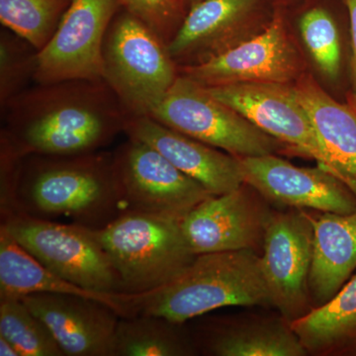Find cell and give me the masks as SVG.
Returning <instances> with one entry per match:
<instances>
[{"label":"cell","mask_w":356,"mask_h":356,"mask_svg":"<svg viewBox=\"0 0 356 356\" xmlns=\"http://www.w3.org/2000/svg\"><path fill=\"white\" fill-rule=\"evenodd\" d=\"M300 31L321 72L329 79H337L341 72V46L332 16L324 9H311L300 20Z\"/></svg>","instance_id":"4316f807"},{"label":"cell","mask_w":356,"mask_h":356,"mask_svg":"<svg viewBox=\"0 0 356 356\" xmlns=\"http://www.w3.org/2000/svg\"><path fill=\"white\" fill-rule=\"evenodd\" d=\"M0 111V135L23 156L102 151L131 116L104 79L35 83Z\"/></svg>","instance_id":"6da1fadb"},{"label":"cell","mask_w":356,"mask_h":356,"mask_svg":"<svg viewBox=\"0 0 356 356\" xmlns=\"http://www.w3.org/2000/svg\"><path fill=\"white\" fill-rule=\"evenodd\" d=\"M118 0H72L50 42L38 51L35 83L103 79V44Z\"/></svg>","instance_id":"8fae6325"},{"label":"cell","mask_w":356,"mask_h":356,"mask_svg":"<svg viewBox=\"0 0 356 356\" xmlns=\"http://www.w3.org/2000/svg\"><path fill=\"white\" fill-rule=\"evenodd\" d=\"M0 355L1 356H20V353L16 350L8 339L0 336Z\"/></svg>","instance_id":"f546056e"},{"label":"cell","mask_w":356,"mask_h":356,"mask_svg":"<svg viewBox=\"0 0 356 356\" xmlns=\"http://www.w3.org/2000/svg\"><path fill=\"white\" fill-rule=\"evenodd\" d=\"M290 325L307 355L356 356V274L334 298Z\"/></svg>","instance_id":"44dd1931"},{"label":"cell","mask_w":356,"mask_h":356,"mask_svg":"<svg viewBox=\"0 0 356 356\" xmlns=\"http://www.w3.org/2000/svg\"><path fill=\"white\" fill-rule=\"evenodd\" d=\"M185 1H186V3L187 2H189V4H191V6H193V4L197 3V2L201 1V0H185Z\"/></svg>","instance_id":"4dcf8cb0"},{"label":"cell","mask_w":356,"mask_h":356,"mask_svg":"<svg viewBox=\"0 0 356 356\" xmlns=\"http://www.w3.org/2000/svg\"><path fill=\"white\" fill-rule=\"evenodd\" d=\"M314 252L309 290L312 305L334 298L356 268V210L350 214L313 212Z\"/></svg>","instance_id":"d6986e66"},{"label":"cell","mask_w":356,"mask_h":356,"mask_svg":"<svg viewBox=\"0 0 356 356\" xmlns=\"http://www.w3.org/2000/svg\"><path fill=\"white\" fill-rule=\"evenodd\" d=\"M128 11L153 30L166 44L177 34L186 16L185 0H118Z\"/></svg>","instance_id":"83f0119b"},{"label":"cell","mask_w":356,"mask_h":356,"mask_svg":"<svg viewBox=\"0 0 356 356\" xmlns=\"http://www.w3.org/2000/svg\"><path fill=\"white\" fill-rule=\"evenodd\" d=\"M299 58L284 21L275 16L266 29L197 65L178 67L179 74L205 86L236 83L288 84L299 72Z\"/></svg>","instance_id":"4fadbf2b"},{"label":"cell","mask_w":356,"mask_h":356,"mask_svg":"<svg viewBox=\"0 0 356 356\" xmlns=\"http://www.w3.org/2000/svg\"><path fill=\"white\" fill-rule=\"evenodd\" d=\"M257 0H201L189 7L168 44L178 67L197 65L240 42L242 26Z\"/></svg>","instance_id":"e0dca14e"},{"label":"cell","mask_w":356,"mask_h":356,"mask_svg":"<svg viewBox=\"0 0 356 356\" xmlns=\"http://www.w3.org/2000/svg\"><path fill=\"white\" fill-rule=\"evenodd\" d=\"M21 300L50 329L65 355L111 356L121 318L113 307L57 293H35Z\"/></svg>","instance_id":"9a60e30c"},{"label":"cell","mask_w":356,"mask_h":356,"mask_svg":"<svg viewBox=\"0 0 356 356\" xmlns=\"http://www.w3.org/2000/svg\"><path fill=\"white\" fill-rule=\"evenodd\" d=\"M179 76L168 44L121 8L103 44V79L131 116H149Z\"/></svg>","instance_id":"5b68a950"},{"label":"cell","mask_w":356,"mask_h":356,"mask_svg":"<svg viewBox=\"0 0 356 356\" xmlns=\"http://www.w3.org/2000/svg\"><path fill=\"white\" fill-rule=\"evenodd\" d=\"M149 116L238 158L276 154L286 147L182 74Z\"/></svg>","instance_id":"52a82bcc"},{"label":"cell","mask_w":356,"mask_h":356,"mask_svg":"<svg viewBox=\"0 0 356 356\" xmlns=\"http://www.w3.org/2000/svg\"><path fill=\"white\" fill-rule=\"evenodd\" d=\"M38 51L6 27L0 31V109L35 83Z\"/></svg>","instance_id":"484cf974"},{"label":"cell","mask_w":356,"mask_h":356,"mask_svg":"<svg viewBox=\"0 0 356 356\" xmlns=\"http://www.w3.org/2000/svg\"><path fill=\"white\" fill-rule=\"evenodd\" d=\"M207 350L217 356L308 355L290 323L282 317L217 329L208 339Z\"/></svg>","instance_id":"7402d4cb"},{"label":"cell","mask_w":356,"mask_h":356,"mask_svg":"<svg viewBox=\"0 0 356 356\" xmlns=\"http://www.w3.org/2000/svg\"><path fill=\"white\" fill-rule=\"evenodd\" d=\"M35 293L79 295L113 307L121 317L132 315V295L89 291L65 280L37 261L0 227V297L21 299Z\"/></svg>","instance_id":"ffe728a7"},{"label":"cell","mask_w":356,"mask_h":356,"mask_svg":"<svg viewBox=\"0 0 356 356\" xmlns=\"http://www.w3.org/2000/svg\"><path fill=\"white\" fill-rule=\"evenodd\" d=\"M180 220L124 212L103 228L92 229L120 278L122 294H146L165 286L195 259Z\"/></svg>","instance_id":"277c9868"},{"label":"cell","mask_w":356,"mask_h":356,"mask_svg":"<svg viewBox=\"0 0 356 356\" xmlns=\"http://www.w3.org/2000/svg\"><path fill=\"white\" fill-rule=\"evenodd\" d=\"M125 134L156 149L212 195L227 193L243 184L238 156L173 130L152 117H129Z\"/></svg>","instance_id":"2e32d148"},{"label":"cell","mask_w":356,"mask_h":356,"mask_svg":"<svg viewBox=\"0 0 356 356\" xmlns=\"http://www.w3.org/2000/svg\"><path fill=\"white\" fill-rule=\"evenodd\" d=\"M238 159L243 182L268 202L336 214H350L356 210L353 191L321 166L299 168L275 154Z\"/></svg>","instance_id":"5bb4252c"},{"label":"cell","mask_w":356,"mask_h":356,"mask_svg":"<svg viewBox=\"0 0 356 356\" xmlns=\"http://www.w3.org/2000/svg\"><path fill=\"white\" fill-rule=\"evenodd\" d=\"M2 217V228L47 268L89 291L122 294L120 278L92 229L22 211Z\"/></svg>","instance_id":"8992f818"},{"label":"cell","mask_w":356,"mask_h":356,"mask_svg":"<svg viewBox=\"0 0 356 356\" xmlns=\"http://www.w3.org/2000/svg\"><path fill=\"white\" fill-rule=\"evenodd\" d=\"M0 336L20 356L65 355L50 329L19 298L0 297Z\"/></svg>","instance_id":"d4e9b609"},{"label":"cell","mask_w":356,"mask_h":356,"mask_svg":"<svg viewBox=\"0 0 356 356\" xmlns=\"http://www.w3.org/2000/svg\"><path fill=\"white\" fill-rule=\"evenodd\" d=\"M218 100L236 110L271 137L299 154L315 159L332 175L313 122L293 86L280 83H236L206 88Z\"/></svg>","instance_id":"7c38bea8"},{"label":"cell","mask_w":356,"mask_h":356,"mask_svg":"<svg viewBox=\"0 0 356 356\" xmlns=\"http://www.w3.org/2000/svg\"><path fill=\"white\" fill-rule=\"evenodd\" d=\"M15 211L103 228L122 214L113 153L25 156L8 213Z\"/></svg>","instance_id":"7a4b0ae2"},{"label":"cell","mask_w":356,"mask_h":356,"mask_svg":"<svg viewBox=\"0 0 356 356\" xmlns=\"http://www.w3.org/2000/svg\"><path fill=\"white\" fill-rule=\"evenodd\" d=\"M350 14V38H351V84L353 92L351 97L356 102V0H344Z\"/></svg>","instance_id":"f1b7e54d"},{"label":"cell","mask_w":356,"mask_h":356,"mask_svg":"<svg viewBox=\"0 0 356 356\" xmlns=\"http://www.w3.org/2000/svg\"><path fill=\"white\" fill-rule=\"evenodd\" d=\"M314 252L313 212L274 210L261 254L271 307L291 324L313 309L309 276Z\"/></svg>","instance_id":"9c48e42d"},{"label":"cell","mask_w":356,"mask_h":356,"mask_svg":"<svg viewBox=\"0 0 356 356\" xmlns=\"http://www.w3.org/2000/svg\"><path fill=\"white\" fill-rule=\"evenodd\" d=\"M124 212L182 219L212 194L180 172L156 149L128 138L113 153Z\"/></svg>","instance_id":"ba28073f"},{"label":"cell","mask_w":356,"mask_h":356,"mask_svg":"<svg viewBox=\"0 0 356 356\" xmlns=\"http://www.w3.org/2000/svg\"><path fill=\"white\" fill-rule=\"evenodd\" d=\"M179 323L161 316L138 314L121 317L111 356H179L193 353L178 332Z\"/></svg>","instance_id":"603a6c76"},{"label":"cell","mask_w":356,"mask_h":356,"mask_svg":"<svg viewBox=\"0 0 356 356\" xmlns=\"http://www.w3.org/2000/svg\"><path fill=\"white\" fill-rule=\"evenodd\" d=\"M70 3L72 0H0V22L39 51L57 31Z\"/></svg>","instance_id":"cb8c5ba5"},{"label":"cell","mask_w":356,"mask_h":356,"mask_svg":"<svg viewBox=\"0 0 356 356\" xmlns=\"http://www.w3.org/2000/svg\"><path fill=\"white\" fill-rule=\"evenodd\" d=\"M273 211L270 202L243 182L234 191L199 203L180 225L196 255L241 250L261 254Z\"/></svg>","instance_id":"30bf717a"},{"label":"cell","mask_w":356,"mask_h":356,"mask_svg":"<svg viewBox=\"0 0 356 356\" xmlns=\"http://www.w3.org/2000/svg\"><path fill=\"white\" fill-rule=\"evenodd\" d=\"M229 306H271L261 254L241 250L199 254L165 286L132 295V316H161L184 324Z\"/></svg>","instance_id":"3957f363"},{"label":"cell","mask_w":356,"mask_h":356,"mask_svg":"<svg viewBox=\"0 0 356 356\" xmlns=\"http://www.w3.org/2000/svg\"><path fill=\"white\" fill-rule=\"evenodd\" d=\"M293 88L310 115L332 173L356 196L355 100L350 96L346 103L337 102L310 77Z\"/></svg>","instance_id":"ac0fdd59"}]
</instances>
